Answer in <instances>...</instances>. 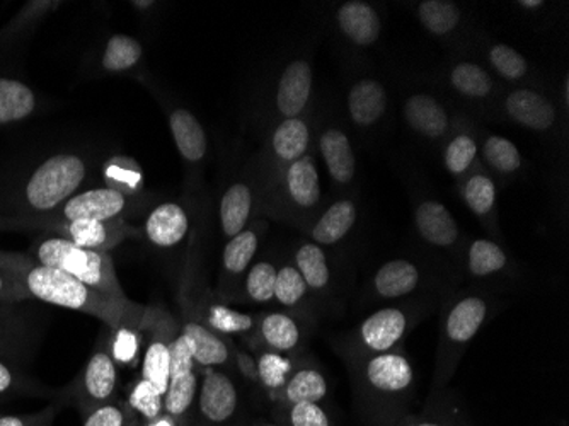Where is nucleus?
Returning <instances> with one entry per match:
<instances>
[{"label": "nucleus", "mask_w": 569, "mask_h": 426, "mask_svg": "<svg viewBox=\"0 0 569 426\" xmlns=\"http://www.w3.org/2000/svg\"><path fill=\"white\" fill-rule=\"evenodd\" d=\"M0 268L8 271L30 299L41 300L51 306L89 314L110 329L121 326L146 329L149 306L130 303L120 304L102 296L66 271L41 265L22 252L0 251Z\"/></svg>", "instance_id": "f257e3e1"}, {"label": "nucleus", "mask_w": 569, "mask_h": 426, "mask_svg": "<svg viewBox=\"0 0 569 426\" xmlns=\"http://www.w3.org/2000/svg\"><path fill=\"white\" fill-rule=\"evenodd\" d=\"M91 159L77 150H59L0 179V219L50 214L81 191L91 175Z\"/></svg>", "instance_id": "f03ea898"}, {"label": "nucleus", "mask_w": 569, "mask_h": 426, "mask_svg": "<svg viewBox=\"0 0 569 426\" xmlns=\"http://www.w3.org/2000/svg\"><path fill=\"white\" fill-rule=\"evenodd\" d=\"M325 205L316 150L284 166L261 186L260 217H270L302 230Z\"/></svg>", "instance_id": "7ed1b4c3"}, {"label": "nucleus", "mask_w": 569, "mask_h": 426, "mask_svg": "<svg viewBox=\"0 0 569 426\" xmlns=\"http://www.w3.org/2000/svg\"><path fill=\"white\" fill-rule=\"evenodd\" d=\"M26 255L41 265L66 271L70 277L77 278L117 303H132L118 280L110 252L79 248L63 237L41 234L38 239H34Z\"/></svg>", "instance_id": "20e7f679"}, {"label": "nucleus", "mask_w": 569, "mask_h": 426, "mask_svg": "<svg viewBox=\"0 0 569 426\" xmlns=\"http://www.w3.org/2000/svg\"><path fill=\"white\" fill-rule=\"evenodd\" d=\"M428 306V303L411 300L377 309L357 328L336 339V350L343 355L347 364L372 355L401 350L402 339L423 319Z\"/></svg>", "instance_id": "39448f33"}, {"label": "nucleus", "mask_w": 569, "mask_h": 426, "mask_svg": "<svg viewBox=\"0 0 569 426\" xmlns=\"http://www.w3.org/2000/svg\"><path fill=\"white\" fill-rule=\"evenodd\" d=\"M143 195H128L114 188H88L77 191L50 214L24 219H0V230H41L53 224L76 220H128L142 210Z\"/></svg>", "instance_id": "423d86ee"}, {"label": "nucleus", "mask_w": 569, "mask_h": 426, "mask_svg": "<svg viewBox=\"0 0 569 426\" xmlns=\"http://www.w3.org/2000/svg\"><path fill=\"white\" fill-rule=\"evenodd\" d=\"M491 309L493 300L478 291L460 294L447 303L440 326L433 390L440 389L453 376L463 351L481 331Z\"/></svg>", "instance_id": "0eeeda50"}, {"label": "nucleus", "mask_w": 569, "mask_h": 426, "mask_svg": "<svg viewBox=\"0 0 569 426\" xmlns=\"http://www.w3.org/2000/svg\"><path fill=\"white\" fill-rule=\"evenodd\" d=\"M358 394L376 406H396L415 387V368L405 351L395 350L348 361Z\"/></svg>", "instance_id": "6e6552de"}, {"label": "nucleus", "mask_w": 569, "mask_h": 426, "mask_svg": "<svg viewBox=\"0 0 569 426\" xmlns=\"http://www.w3.org/2000/svg\"><path fill=\"white\" fill-rule=\"evenodd\" d=\"M437 77L440 86L462 102L466 108L462 113L469 117L471 113H476L475 117L497 115L498 99L503 88L481 60L466 56L452 57L440 67Z\"/></svg>", "instance_id": "1a4fd4ad"}, {"label": "nucleus", "mask_w": 569, "mask_h": 426, "mask_svg": "<svg viewBox=\"0 0 569 426\" xmlns=\"http://www.w3.org/2000/svg\"><path fill=\"white\" fill-rule=\"evenodd\" d=\"M497 115L542 137H559L561 131H566L568 121L558 101L540 86L503 88Z\"/></svg>", "instance_id": "9d476101"}, {"label": "nucleus", "mask_w": 569, "mask_h": 426, "mask_svg": "<svg viewBox=\"0 0 569 426\" xmlns=\"http://www.w3.org/2000/svg\"><path fill=\"white\" fill-rule=\"evenodd\" d=\"M315 140L316 125L312 110L303 117L277 121L256 161V169H252L260 182V195L261 186L270 181L281 168L315 150Z\"/></svg>", "instance_id": "9b49d317"}, {"label": "nucleus", "mask_w": 569, "mask_h": 426, "mask_svg": "<svg viewBox=\"0 0 569 426\" xmlns=\"http://www.w3.org/2000/svg\"><path fill=\"white\" fill-rule=\"evenodd\" d=\"M411 208L415 232L427 248L450 256L463 248L466 239L452 211L420 182L411 186Z\"/></svg>", "instance_id": "f8f14e48"}, {"label": "nucleus", "mask_w": 569, "mask_h": 426, "mask_svg": "<svg viewBox=\"0 0 569 426\" xmlns=\"http://www.w3.org/2000/svg\"><path fill=\"white\" fill-rule=\"evenodd\" d=\"M118 365L111 357L110 346L99 343L81 374L60 393L59 402L76 406L82 416L98 406L118 399Z\"/></svg>", "instance_id": "ddd939ff"}, {"label": "nucleus", "mask_w": 569, "mask_h": 426, "mask_svg": "<svg viewBox=\"0 0 569 426\" xmlns=\"http://www.w3.org/2000/svg\"><path fill=\"white\" fill-rule=\"evenodd\" d=\"M187 336L179 331L171 345V371L164 394V413L183 426L193 425L200 376Z\"/></svg>", "instance_id": "4468645a"}, {"label": "nucleus", "mask_w": 569, "mask_h": 426, "mask_svg": "<svg viewBox=\"0 0 569 426\" xmlns=\"http://www.w3.org/2000/svg\"><path fill=\"white\" fill-rule=\"evenodd\" d=\"M316 153L325 162L332 190L338 195L355 190L358 175V157L350 128L343 120H332L316 128Z\"/></svg>", "instance_id": "2eb2a0df"}, {"label": "nucleus", "mask_w": 569, "mask_h": 426, "mask_svg": "<svg viewBox=\"0 0 569 426\" xmlns=\"http://www.w3.org/2000/svg\"><path fill=\"white\" fill-rule=\"evenodd\" d=\"M456 113L449 102L425 89L408 92L402 99L406 127L431 149H442L452 131Z\"/></svg>", "instance_id": "dca6fc26"}, {"label": "nucleus", "mask_w": 569, "mask_h": 426, "mask_svg": "<svg viewBox=\"0 0 569 426\" xmlns=\"http://www.w3.org/2000/svg\"><path fill=\"white\" fill-rule=\"evenodd\" d=\"M241 409L238 384L223 368H203L191 426H236Z\"/></svg>", "instance_id": "f3484780"}, {"label": "nucleus", "mask_w": 569, "mask_h": 426, "mask_svg": "<svg viewBox=\"0 0 569 426\" xmlns=\"http://www.w3.org/2000/svg\"><path fill=\"white\" fill-rule=\"evenodd\" d=\"M391 98L387 86L376 76H358L348 85L345 115L350 130L369 137L386 123Z\"/></svg>", "instance_id": "a211bd4d"}, {"label": "nucleus", "mask_w": 569, "mask_h": 426, "mask_svg": "<svg viewBox=\"0 0 569 426\" xmlns=\"http://www.w3.org/2000/svg\"><path fill=\"white\" fill-rule=\"evenodd\" d=\"M143 331L149 335V339L143 351L140 377L149 380L164 396L171 371V345L179 333V323L162 307L150 306Z\"/></svg>", "instance_id": "6ab92c4d"}, {"label": "nucleus", "mask_w": 569, "mask_h": 426, "mask_svg": "<svg viewBox=\"0 0 569 426\" xmlns=\"http://www.w3.org/2000/svg\"><path fill=\"white\" fill-rule=\"evenodd\" d=\"M267 230L268 222L260 217L226 242L222 251V265H220L219 291H217L220 299L226 303L238 300L242 278L256 261Z\"/></svg>", "instance_id": "aec40b11"}, {"label": "nucleus", "mask_w": 569, "mask_h": 426, "mask_svg": "<svg viewBox=\"0 0 569 426\" xmlns=\"http://www.w3.org/2000/svg\"><path fill=\"white\" fill-rule=\"evenodd\" d=\"M179 304H181L179 331L187 336L197 367L201 370L209 367H234V345H230L229 339L217 335L201 321L183 288L179 294Z\"/></svg>", "instance_id": "412c9836"}, {"label": "nucleus", "mask_w": 569, "mask_h": 426, "mask_svg": "<svg viewBox=\"0 0 569 426\" xmlns=\"http://www.w3.org/2000/svg\"><path fill=\"white\" fill-rule=\"evenodd\" d=\"M41 234L63 237L79 248L110 252L127 239L142 236V230L128 220H76L47 226L41 229Z\"/></svg>", "instance_id": "4be33fe9"}, {"label": "nucleus", "mask_w": 569, "mask_h": 426, "mask_svg": "<svg viewBox=\"0 0 569 426\" xmlns=\"http://www.w3.org/2000/svg\"><path fill=\"white\" fill-rule=\"evenodd\" d=\"M315 98V69L306 57L287 63L274 86L273 111L277 121L309 113Z\"/></svg>", "instance_id": "5701e85b"}, {"label": "nucleus", "mask_w": 569, "mask_h": 426, "mask_svg": "<svg viewBox=\"0 0 569 426\" xmlns=\"http://www.w3.org/2000/svg\"><path fill=\"white\" fill-rule=\"evenodd\" d=\"M360 217V195L357 191L338 195L332 200L326 201L322 210L315 220L303 229L307 241L332 248L347 241L353 232Z\"/></svg>", "instance_id": "b1692460"}, {"label": "nucleus", "mask_w": 569, "mask_h": 426, "mask_svg": "<svg viewBox=\"0 0 569 426\" xmlns=\"http://www.w3.org/2000/svg\"><path fill=\"white\" fill-rule=\"evenodd\" d=\"M256 219H260V182L251 171L223 190L219 204L220 232L229 241Z\"/></svg>", "instance_id": "393cba45"}, {"label": "nucleus", "mask_w": 569, "mask_h": 426, "mask_svg": "<svg viewBox=\"0 0 569 426\" xmlns=\"http://www.w3.org/2000/svg\"><path fill=\"white\" fill-rule=\"evenodd\" d=\"M479 130L475 118L457 111L453 118L452 131L443 143L442 161L446 171L453 181L460 182L466 176L471 175L481 161H479Z\"/></svg>", "instance_id": "a878e982"}, {"label": "nucleus", "mask_w": 569, "mask_h": 426, "mask_svg": "<svg viewBox=\"0 0 569 426\" xmlns=\"http://www.w3.org/2000/svg\"><path fill=\"white\" fill-rule=\"evenodd\" d=\"M191 232L190 210L181 201H162L149 211L143 222L146 241L161 251H176Z\"/></svg>", "instance_id": "bb28decb"}, {"label": "nucleus", "mask_w": 569, "mask_h": 426, "mask_svg": "<svg viewBox=\"0 0 569 426\" xmlns=\"http://www.w3.org/2000/svg\"><path fill=\"white\" fill-rule=\"evenodd\" d=\"M336 30L357 50H369L382 38L383 19L379 9L363 0L341 2L335 12Z\"/></svg>", "instance_id": "cd10ccee"}, {"label": "nucleus", "mask_w": 569, "mask_h": 426, "mask_svg": "<svg viewBox=\"0 0 569 426\" xmlns=\"http://www.w3.org/2000/svg\"><path fill=\"white\" fill-rule=\"evenodd\" d=\"M428 274L420 262L409 258H395L379 266L373 275L372 296L383 303H398L415 296L427 285Z\"/></svg>", "instance_id": "c85d7f7f"}, {"label": "nucleus", "mask_w": 569, "mask_h": 426, "mask_svg": "<svg viewBox=\"0 0 569 426\" xmlns=\"http://www.w3.org/2000/svg\"><path fill=\"white\" fill-rule=\"evenodd\" d=\"M300 319L302 316L287 310L261 314L256 326V341L264 350L293 357L302 350L307 336L306 326Z\"/></svg>", "instance_id": "c756f323"}, {"label": "nucleus", "mask_w": 569, "mask_h": 426, "mask_svg": "<svg viewBox=\"0 0 569 426\" xmlns=\"http://www.w3.org/2000/svg\"><path fill=\"white\" fill-rule=\"evenodd\" d=\"M485 60V67L510 88L519 86H540V76L536 67L510 44L485 37L478 43Z\"/></svg>", "instance_id": "7c9ffc66"}, {"label": "nucleus", "mask_w": 569, "mask_h": 426, "mask_svg": "<svg viewBox=\"0 0 569 426\" xmlns=\"http://www.w3.org/2000/svg\"><path fill=\"white\" fill-rule=\"evenodd\" d=\"M457 194L472 216L491 236L501 239L498 229V182L479 165L471 175L457 182Z\"/></svg>", "instance_id": "2f4dec72"}, {"label": "nucleus", "mask_w": 569, "mask_h": 426, "mask_svg": "<svg viewBox=\"0 0 569 426\" xmlns=\"http://www.w3.org/2000/svg\"><path fill=\"white\" fill-rule=\"evenodd\" d=\"M181 288L187 291L201 321L217 335L223 336V338H232V336L249 338V336H254L258 316L241 313V310L230 307L229 303L220 299V297L201 296L194 299L187 277H184V284Z\"/></svg>", "instance_id": "473e14b6"}, {"label": "nucleus", "mask_w": 569, "mask_h": 426, "mask_svg": "<svg viewBox=\"0 0 569 426\" xmlns=\"http://www.w3.org/2000/svg\"><path fill=\"white\" fill-rule=\"evenodd\" d=\"M169 130L188 171H198L209 156V137L203 125L183 106L168 110Z\"/></svg>", "instance_id": "72a5a7b5"}, {"label": "nucleus", "mask_w": 569, "mask_h": 426, "mask_svg": "<svg viewBox=\"0 0 569 426\" xmlns=\"http://www.w3.org/2000/svg\"><path fill=\"white\" fill-rule=\"evenodd\" d=\"M479 161L482 168L497 179L498 185H508L523 171L522 152L507 137L479 130Z\"/></svg>", "instance_id": "f704fd0d"}, {"label": "nucleus", "mask_w": 569, "mask_h": 426, "mask_svg": "<svg viewBox=\"0 0 569 426\" xmlns=\"http://www.w3.org/2000/svg\"><path fill=\"white\" fill-rule=\"evenodd\" d=\"M30 319L19 304H0V357L16 364L28 358L37 338Z\"/></svg>", "instance_id": "c9c22d12"}, {"label": "nucleus", "mask_w": 569, "mask_h": 426, "mask_svg": "<svg viewBox=\"0 0 569 426\" xmlns=\"http://www.w3.org/2000/svg\"><path fill=\"white\" fill-rule=\"evenodd\" d=\"M329 394V384L325 371L315 361H296L292 374L274 396L278 406L297 403H321Z\"/></svg>", "instance_id": "e433bc0d"}, {"label": "nucleus", "mask_w": 569, "mask_h": 426, "mask_svg": "<svg viewBox=\"0 0 569 426\" xmlns=\"http://www.w3.org/2000/svg\"><path fill=\"white\" fill-rule=\"evenodd\" d=\"M415 12L423 30L435 40H456L466 26V12L450 0H423L415 6Z\"/></svg>", "instance_id": "4c0bfd02"}, {"label": "nucleus", "mask_w": 569, "mask_h": 426, "mask_svg": "<svg viewBox=\"0 0 569 426\" xmlns=\"http://www.w3.org/2000/svg\"><path fill=\"white\" fill-rule=\"evenodd\" d=\"M292 261L306 280L312 296H328L332 285V266L326 248L307 241V239L297 242Z\"/></svg>", "instance_id": "58836bf2"}, {"label": "nucleus", "mask_w": 569, "mask_h": 426, "mask_svg": "<svg viewBox=\"0 0 569 426\" xmlns=\"http://www.w3.org/2000/svg\"><path fill=\"white\" fill-rule=\"evenodd\" d=\"M463 265L472 278L485 280L510 270L511 262L507 249L497 239L476 237L463 249Z\"/></svg>", "instance_id": "ea45409f"}, {"label": "nucleus", "mask_w": 569, "mask_h": 426, "mask_svg": "<svg viewBox=\"0 0 569 426\" xmlns=\"http://www.w3.org/2000/svg\"><path fill=\"white\" fill-rule=\"evenodd\" d=\"M37 110L38 96L31 86L12 77H0V127L28 120Z\"/></svg>", "instance_id": "a19ab883"}, {"label": "nucleus", "mask_w": 569, "mask_h": 426, "mask_svg": "<svg viewBox=\"0 0 569 426\" xmlns=\"http://www.w3.org/2000/svg\"><path fill=\"white\" fill-rule=\"evenodd\" d=\"M310 297L312 294L292 259L280 262L274 281V303L287 313L303 316L309 310Z\"/></svg>", "instance_id": "79ce46f5"}, {"label": "nucleus", "mask_w": 569, "mask_h": 426, "mask_svg": "<svg viewBox=\"0 0 569 426\" xmlns=\"http://www.w3.org/2000/svg\"><path fill=\"white\" fill-rule=\"evenodd\" d=\"M60 2H47V0H34L28 2L11 21L6 24L4 30L0 31V53L12 50L16 44L21 43L28 38V34L47 18L50 12L59 8Z\"/></svg>", "instance_id": "37998d69"}, {"label": "nucleus", "mask_w": 569, "mask_h": 426, "mask_svg": "<svg viewBox=\"0 0 569 426\" xmlns=\"http://www.w3.org/2000/svg\"><path fill=\"white\" fill-rule=\"evenodd\" d=\"M277 262L270 258L256 259L244 275L239 288L238 300H248L258 306L274 303V281H277Z\"/></svg>", "instance_id": "c03bdc74"}, {"label": "nucleus", "mask_w": 569, "mask_h": 426, "mask_svg": "<svg viewBox=\"0 0 569 426\" xmlns=\"http://www.w3.org/2000/svg\"><path fill=\"white\" fill-rule=\"evenodd\" d=\"M143 48L137 38L113 34L102 51L101 66L108 73H124L136 69L142 60Z\"/></svg>", "instance_id": "a18cd8bd"}, {"label": "nucleus", "mask_w": 569, "mask_h": 426, "mask_svg": "<svg viewBox=\"0 0 569 426\" xmlns=\"http://www.w3.org/2000/svg\"><path fill=\"white\" fill-rule=\"evenodd\" d=\"M256 370H258V384L267 390L268 396L273 402L274 396L280 393L287 379L296 367L293 357L274 354V351L261 348L260 354L256 355Z\"/></svg>", "instance_id": "49530a36"}, {"label": "nucleus", "mask_w": 569, "mask_h": 426, "mask_svg": "<svg viewBox=\"0 0 569 426\" xmlns=\"http://www.w3.org/2000/svg\"><path fill=\"white\" fill-rule=\"evenodd\" d=\"M124 402L142 423L158 418L164 413V396L143 377L133 380Z\"/></svg>", "instance_id": "de8ad7c7"}, {"label": "nucleus", "mask_w": 569, "mask_h": 426, "mask_svg": "<svg viewBox=\"0 0 569 426\" xmlns=\"http://www.w3.org/2000/svg\"><path fill=\"white\" fill-rule=\"evenodd\" d=\"M43 386L19 368V364L0 357V399L19 396H43Z\"/></svg>", "instance_id": "09e8293b"}, {"label": "nucleus", "mask_w": 569, "mask_h": 426, "mask_svg": "<svg viewBox=\"0 0 569 426\" xmlns=\"http://www.w3.org/2000/svg\"><path fill=\"white\" fill-rule=\"evenodd\" d=\"M108 339L111 357L114 364L120 367H133L139 361L140 346H142L143 329L127 328L121 326L118 329H110Z\"/></svg>", "instance_id": "8fccbe9b"}, {"label": "nucleus", "mask_w": 569, "mask_h": 426, "mask_svg": "<svg viewBox=\"0 0 569 426\" xmlns=\"http://www.w3.org/2000/svg\"><path fill=\"white\" fill-rule=\"evenodd\" d=\"M84 422L82 426H139L140 419L136 413L130 409L127 402L107 403V405L98 406V408L82 416Z\"/></svg>", "instance_id": "3c124183"}, {"label": "nucleus", "mask_w": 569, "mask_h": 426, "mask_svg": "<svg viewBox=\"0 0 569 426\" xmlns=\"http://www.w3.org/2000/svg\"><path fill=\"white\" fill-rule=\"evenodd\" d=\"M281 426H332L328 412L321 403H297V405L280 406L277 415Z\"/></svg>", "instance_id": "603ef678"}, {"label": "nucleus", "mask_w": 569, "mask_h": 426, "mask_svg": "<svg viewBox=\"0 0 569 426\" xmlns=\"http://www.w3.org/2000/svg\"><path fill=\"white\" fill-rule=\"evenodd\" d=\"M107 178L110 179V188L114 190L128 195H142V176L136 165L124 168L120 166V159H114L108 166Z\"/></svg>", "instance_id": "864d4df0"}, {"label": "nucleus", "mask_w": 569, "mask_h": 426, "mask_svg": "<svg viewBox=\"0 0 569 426\" xmlns=\"http://www.w3.org/2000/svg\"><path fill=\"white\" fill-rule=\"evenodd\" d=\"M59 405L51 403L41 412L26 413V415H2L0 426H51L56 422Z\"/></svg>", "instance_id": "5fc2aeb1"}, {"label": "nucleus", "mask_w": 569, "mask_h": 426, "mask_svg": "<svg viewBox=\"0 0 569 426\" xmlns=\"http://www.w3.org/2000/svg\"><path fill=\"white\" fill-rule=\"evenodd\" d=\"M30 300L24 288L8 274L0 268V304H22Z\"/></svg>", "instance_id": "6e6d98bb"}, {"label": "nucleus", "mask_w": 569, "mask_h": 426, "mask_svg": "<svg viewBox=\"0 0 569 426\" xmlns=\"http://www.w3.org/2000/svg\"><path fill=\"white\" fill-rule=\"evenodd\" d=\"M234 367L239 368L242 376L249 380V383L258 384V370H256V358L252 357L248 351L241 350L238 346H234Z\"/></svg>", "instance_id": "4d7b16f0"}, {"label": "nucleus", "mask_w": 569, "mask_h": 426, "mask_svg": "<svg viewBox=\"0 0 569 426\" xmlns=\"http://www.w3.org/2000/svg\"><path fill=\"white\" fill-rule=\"evenodd\" d=\"M548 2H545V0H519V2H515V8L529 16H536L539 14V12H545L546 9H548Z\"/></svg>", "instance_id": "13d9d810"}, {"label": "nucleus", "mask_w": 569, "mask_h": 426, "mask_svg": "<svg viewBox=\"0 0 569 426\" xmlns=\"http://www.w3.org/2000/svg\"><path fill=\"white\" fill-rule=\"evenodd\" d=\"M143 426H183L181 423L176 422L168 413H162L158 418L150 419V422L142 423Z\"/></svg>", "instance_id": "bf43d9fd"}, {"label": "nucleus", "mask_w": 569, "mask_h": 426, "mask_svg": "<svg viewBox=\"0 0 569 426\" xmlns=\"http://www.w3.org/2000/svg\"><path fill=\"white\" fill-rule=\"evenodd\" d=\"M401 426H450L442 422H431V419H417V422H405Z\"/></svg>", "instance_id": "052dcab7"}, {"label": "nucleus", "mask_w": 569, "mask_h": 426, "mask_svg": "<svg viewBox=\"0 0 569 426\" xmlns=\"http://www.w3.org/2000/svg\"><path fill=\"white\" fill-rule=\"evenodd\" d=\"M133 8L139 9V11H149V9H152L153 2H132Z\"/></svg>", "instance_id": "680f3d73"}, {"label": "nucleus", "mask_w": 569, "mask_h": 426, "mask_svg": "<svg viewBox=\"0 0 569 426\" xmlns=\"http://www.w3.org/2000/svg\"><path fill=\"white\" fill-rule=\"evenodd\" d=\"M252 426H281V425H271V423L260 422V423H254V425H252Z\"/></svg>", "instance_id": "e2e57ef3"}, {"label": "nucleus", "mask_w": 569, "mask_h": 426, "mask_svg": "<svg viewBox=\"0 0 569 426\" xmlns=\"http://www.w3.org/2000/svg\"><path fill=\"white\" fill-rule=\"evenodd\" d=\"M4 415V413L0 412V416Z\"/></svg>", "instance_id": "0e129e2a"}]
</instances>
